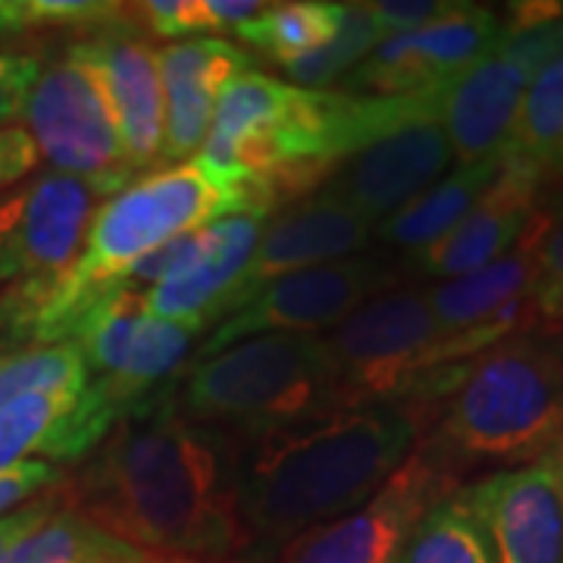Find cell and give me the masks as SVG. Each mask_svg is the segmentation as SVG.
<instances>
[{
  "instance_id": "cell-1",
  "label": "cell",
  "mask_w": 563,
  "mask_h": 563,
  "mask_svg": "<svg viewBox=\"0 0 563 563\" xmlns=\"http://www.w3.org/2000/svg\"><path fill=\"white\" fill-rule=\"evenodd\" d=\"M244 442L188 420L176 385L135 404L63 483L107 536L154 558H235L251 548L239 514Z\"/></svg>"
},
{
  "instance_id": "cell-2",
  "label": "cell",
  "mask_w": 563,
  "mask_h": 563,
  "mask_svg": "<svg viewBox=\"0 0 563 563\" xmlns=\"http://www.w3.org/2000/svg\"><path fill=\"white\" fill-rule=\"evenodd\" d=\"M442 91L363 98L295 88L251 69L222 88L195 163L222 181L261 188L273 207L301 201L363 144L413 120Z\"/></svg>"
},
{
  "instance_id": "cell-3",
  "label": "cell",
  "mask_w": 563,
  "mask_h": 563,
  "mask_svg": "<svg viewBox=\"0 0 563 563\" xmlns=\"http://www.w3.org/2000/svg\"><path fill=\"white\" fill-rule=\"evenodd\" d=\"M247 210L273 213V203L261 188L217 179L201 163L147 173L98 207L79 257L60 276L0 295V342H73L81 320L120 288L141 257L185 232Z\"/></svg>"
},
{
  "instance_id": "cell-4",
  "label": "cell",
  "mask_w": 563,
  "mask_h": 563,
  "mask_svg": "<svg viewBox=\"0 0 563 563\" xmlns=\"http://www.w3.org/2000/svg\"><path fill=\"white\" fill-rule=\"evenodd\" d=\"M426 410L361 404L244 442L239 514L251 544H285L357 510L420 442Z\"/></svg>"
},
{
  "instance_id": "cell-5",
  "label": "cell",
  "mask_w": 563,
  "mask_h": 563,
  "mask_svg": "<svg viewBox=\"0 0 563 563\" xmlns=\"http://www.w3.org/2000/svg\"><path fill=\"white\" fill-rule=\"evenodd\" d=\"M563 444V329L532 325L492 344L429 407L420 448L461 479L470 466H526Z\"/></svg>"
},
{
  "instance_id": "cell-6",
  "label": "cell",
  "mask_w": 563,
  "mask_h": 563,
  "mask_svg": "<svg viewBox=\"0 0 563 563\" xmlns=\"http://www.w3.org/2000/svg\"><path fill=\"white\" fill-rule=\"evenodd\" d=\"M188 420L257 442L347 410L325 335H254L191 361L176 383Z\"/></svg>"
},
{
  "instance_id": "cell-7",
  "label": "cell",
  "mask_w": 563,
  "mask_h": 563,
  "mask_svg": "<svg viewBox=\"0 0 563 563\" xmlns=\"http://www.w3.org/2000/svg\"><path fill=\"white\" fill-rule=\"evenodd\" d=\"M325 344L339 366L347 407L407 404L429 413L466 366L451 363L448 335L432 317L426 288L417 285H395L363 301L325 332Z\"/></svg>"
},
{
  "instance_id": "cell-8",
  "label": "cell",
  "mask_w": 563,
  "mask_h": 563,
  "mask_svg": "<svg viewBox=\"0 0 563 563\" xmlns=\"http://www.w3.org/2000/svg\"><path fill=\"white\" fill-rule=\"evenodd\" d=\"M22 129L35 141L38 161L47 169L91 181L107 198L135 181L113 103L81 35L41 57L22 110Z\"/></svg>"
},
{
  "instance_id": "cell-9",
  "label": "cell",
  "mask_w": 563,
  "mask_h": 563,
  "mask_svg": "<svg viewBox=\"0 0 563 563\" xmlns=\"http://www.w3.org/2000/svg\"><path fill=\"white\" fill-rule=\"evenodd\" d=\"M395 285L398 269L373 254H354L347 261L298 269L291 276L269 282L244 307L229 313L210 332V339L198 344L195 361H203L222 347L254 335H325L329 329L347 320L363 301Z\"/></svg>"
},
{
  "instance_id": "cell-10",
  "label": "cell",
  "mask_w": 563,
  "mask_h": 563,
  "mask_svg": "<svg viewBox=\"0 0 563 563\" xmlns=\"http://www.w3.org/2000/svg\"><path fill=\"white\" fill-rule=\"evenodd\" d=\"M107 201L98 185L54 169L0 191V295L35 288L79 257L88 225Z\"/></svg>"
},
{
  "instance_id": "cell-11",
  "label": "cell",
  "mask_w": 563,
  "mask_h": 563,
  "mask_svg": "<svg viewBox=\"0 0 563 563\" xmlns=\"http://www.w3.org/2000/svg\"><path fill=\"white\" fill-rule=\"evenodd\" d=\"M457 485V476L413 448L369 501L285 542L276 563H401L413 526Z\"/></svg>"
},
{
  "instance_id": "cell-12",
  "label": "cell",
  "mask_w": 563,
  "mask_h": 563,
  "mask_svg": "<svg viewBox=\"0 0 563 563\" xmlns=\"http://www.w3.org/2000/svg\"><path fill=\"white\" fill-rule=\"evenodd\" d=\"M501 35V13L483 3H457L442 20L379 41L369 57L344 76V95L404 98L439 91L463 76L495 47Z\"/></svg>"
},
{
  "instance_id": "cell-13",
  "label": "cell",
  "mask_w": 563,
  "mask_h": 563,
  "mask_svg": "<svg viewBox=\"0 0 563 563\" xmlns=\"http://www.w3.org/2000/svg\"><path fill=\"white\" fill-rule=\"evenodd\" d=\"M442 98L413 120L363 144L354 157H347L332 173L322 191L347 203L376 229L391 213H398L404 203L435 185L454 163L442 122Z\"/></svg>"
},
{
  "instance_id": "cell-14",
  "label": "cell",
  "mask_w": 563,
  "mask_h": 563,
  "mask_svg": "<svg viewBox=\"0 0 563 563\" xmlns=\"http://www.w3.org/2000/svg\"><path fill=\"white\" fill-rule=\"evenodd\" d=\"M463 492L488 532L495 563H563V444Z\"/></svg>"
},
{
  "instance_id": "cell-15",
  "label": "cell",
  "mask_w": 563,
  "mask_h": 563,
  "mask_svg": "<svg viewBox=\"0 0 563 563\" xmlns=\"http://www.w3.org/2000/svg\"><path fill=\"white\" fill-rule=\"evenodd\" d=\"M548 203V181L523 161L504 157L498 176L448 235L407 257V269L422 279L448 282L476 273L504 257L529 232Z\"/></svg>"
},
{
  "instance_id": "cell-16",
  "label": "cell",
  "mask_w": 563,
  "mask_h": 563,
  "mask_svg": "<svg viewBox=\"0 0 563 563\" xmlns=\"http://www.w3.org/2000/svg\"><path fill=\"white\" fill-rule=\"evenodd\" d=\"M373 239V225L354 213L347 203L332 198L329 191H313L295 201L285 213L269 217L261 242L244 266L242 279L235 282L222 320L251 301L269 282L291 276L298 269L322 266L354 257ZM220 320V322H222Z\"/></svg>"
},
{
  "instance_id": "cell-17",
  "label": "cell",
  "mask_w": 563,
  "mask_h": 563,
  "mask_svg": "<svg viewBox=\"0 0 563 563\" xmlns=\"http://www.w3.org/2000/svg\"><path fill=\"white\" fill-rule=\"evenodd\" d=\"M81 41L98 66L103 88L113 103L125 161L139 176V169H147L163 157L166 110H163L161 54L132 20V3L125 20L91 29L81 35Z\"/></svg>"
},
{
  "instance_id": "cell-18",
  "label": "cell",
  "mask_w": 563,
  "mask_h": 563,
  "mask_svg": "<svg viewBox=\"0 0 563 563\" xmlns=\"http://www.w3.org/2000/svg\"><path fill=\"white\" fill-rule=\"evenodd\" d=\"M120 413L85 383L35 391L0 410V473L25 461H85Z\"/></svg>"
},
{
  "instance_id": "cell-19",
  "label": "cell",
  "mask_w": 563,
  "mask_h": 563,
  "mask_svg": "<svg viewBox=\"0 0 563 563\" xmlns=\"http://www.w3.org/2000/svg\"><path fill=\"white\" fill-rule=\"evenodd\" d=\"M532 79L536 69L498 35L483 60L473 63L444 88L442 122L454 161L479 163L501 157Z\"/></svg>"
},
{
  "instance_id": "cell-20",
  "label": "cell",
  "mask_w": 563,
  "mask_h": 563,
  "mask_svg": "<svg viewBox=\"0 0 563 563\" xmlns=\"http://www.w3.org/2000/svg\"><path fill=\"white\" fill-rule=\"evenodd\" d=\"M161 54L163 79V166L188 163L201 151L217 113L222 88L254 69V57L225 38H191L166 44Z\"/></svg>"
},
{
  "instance_id": "cell-21",
  "label": "cell",
  "mask_w": 563,
  "mask_h": 563,
  "mask_svg": "<svg viewBox=\"0 0 563 563\" xmlns=\"http://www.w3.org/2000/svg\"><path fill=\"white\" fill-rule=\"evenodd\" d=\"M266 222H269L266 210L232 213L213 222L201 254L176 276L141 295L144 310L157 320L181 322L201 332L210 322H220L229 295L235 282L242 279Z\"/></svg>"
},
{
  "instance_id": "cell-22",
  "label": "cell",
  "mask_w": 563,
  "mask_h": 563,
  "mask_svg": "<svg viewBox=\"0 0 563 563\" xmlns=\"http://www.w3.org/2000/svg\"><path fill=\"white\" fill-rule=\"evenodd\" d=\"M501 163L504 154L479 163H457L435 185H429L413 201L404 203L398 213L379 222L373 229V235L385 247L404 251L407 257L435 244L470 213L473 203L483 198L485 188L498 176Z\"/></svg>"
},
{
  "instance_id": "cell-23",
  "label": "cell",
  "mask_w": 563,
  "mask_h": 563,
  "mask_svg": "<svg viewBox=\"0 0 563 563\" xmlns=\"http://www.w3.org/2000/svg\"><path fill=\"white\" fill-rule=\"evenodd\" d=\"M504 157L536 166L548 188L563 176V51L529 81Z\"/></svg>"
},
{
  "instance_id": "cell-24",
  "label": "cell",
  "mask_w": 563,
  "mask_h": 563,
  "mask_svg": "<svg viewBox=\"0 0 563 563\" xmlns=\"http://www.w3.org/2000/svg\"><path fill=\"white\" fill-rule=\"evenodd\" d=\"M342 16L344 3H329V0L266 3L263 13L232 29V35L251 44L266 60L288 66L335 38Z\"/></svg>"
},
{
  "instance_id": "cell-25",
  "label": "cell",
  "mask_w": 563,
  "mask_h": 563,
  "mask_svg": "<svg viewBox=\"0 0 563 563\" xmlns=\"http://www.w3.org/2000/svg\"><path fill=\"white\" fill-rule=\"evenodd\" d=\"M401 563H495L488 532L466 501L463 485L422 514L407 539Z\"/></svg>"
},
{
  "instance_id": "cell-26",
  "label": "cell",
  "mask_w": 563,
  "mask_h": 563,
  "mask_svg": "<svg viewBox=\"0 0 563 563\" xmlns=\"http://www.w3.org/2000/svg\"><path fill=\"white\" fill-rule=\"evenodd\" d=\"M88 383L81 351L63 344H7L0 342V410L35 391L79 388Z\"/></svg>"
},
{
  "instance_id": "cell-27",
  "label": "cell",
  "mask_w": 563,
  "mask_h": 563,
  "mask_svg": "<svg viewBox=\"0 0 563 563\" xmlns=\"http://www.w3.org/2000/svg\"><path fill=\"white\" fill-rule=\"evenodd\" d=\"M129 3L103 0H0V44L35 35L73 32L85 35L110 22L125 20Z\"/></svg>"
},
{
  "instance_id": "cell-28",
  "label": "cell",
  "mask_w": 563,
  "mask_h": 563,
  "mask_svg": "<svg viewBox=\"0 0 563 563\" xmlns=\"http://www.w3.org/2000/svg\"><path fill=\"white\" fill-rule=\"evenodd\" d=\"M379 41H383V35L369 16V7L366 3H344L342 25H339L335 38L325 41L322 47L303 54L301 60L288 63L282 69L307 88L322 91V85H332V81L351 76Z\"/></svg>"
},
{
  "instance_id": "cell-29",
  "label": "cell",
  "mask_w": 563,
  "mask_h": 563,
  "mask_svg": "<svg viewBox=\"0 0 563 563\" xmlns=\"http://www.w3.org/2000/svg\"><path fill=\"white\" fill-rule=\"evenodd\" d=\"M132 20L144 35L169 41L220 38V25L207 0H147L132 3Z\"/></svg>"
},
{
  "instance_id": "cell-30",
  "label": "cell",
  "mask_w": 563,
  "mask_h": 563,
  "mask_svg": "<svg viewBox=\"0 0 563 563\" xmlns=\"http://www.w3.org/2000/svg\"><path fill=\"white\" fill-rule=\"evenodd\" d=\"M532 307H536L539 325L563 329V213L548 225L542 244H539Z\"/></svg>"
},
{
  "instance_id": "cell-31",
  "label": "cell",
  "mask_w": 563,
  "mask_h": 563,
  "mask_svg": "<svg viewBox=\"0 0 563 563\" xmlns=\"http://www.w3.org/2000/svg\"><path fill=\"white\" fill-rule=\"evenodd\" d=\"M41 57L0 44V129L16 125L29 101V91L38 76Z\"/></svg>"
},
{
  "instance_id": "cell-32",
  "label": "cell",
  "mask_w": 563,
  "mask_h": 563,
  "mask_svg": "<svg viewBox=\"0 0 563 563\" xmlns=\"http://www.w3.org/2000/svg\"><path fill=\"white\" fill-rule=\"evenodd\" d=\"M457 3L461 0H379V3H366V7H369V16L385 41L391 35H404V32H413L429 22L442 20L451 10H457Z\"/></svg>"
},
{
  "instance_id": "cell-33",
  "label": "cell",
  "mask_w": 563,
  "mask_h": 563,
  "mask_svg": "<svg viewBox=\"0 0 563 563\" xmlns=\"http://www.w3.org/2000/svg\"><path fill=\"white\" fill-rule=\"evenodd\" d=\"M66 476L57 463L47 461H25L7 473H0V517L16 510L25 501L44 495L47 488L60 485Z\"/></svg>"
},
{
  "instance_id": "cell-34",
  "label": "cell",
  "mask_w": 563,
  "mask_h": 563,
  "mask_svg": "<svg viewBox=\"0 0 563 563\" xmlns=\"http://www.w3.org/2000/svg\"><path fill=\"white\" fill-rule=\"evenodd\" d=\"M66 501V492H63V483L54 485V488H47L44 495L38 498H32V501H25L16 510H10V514H3L0 517V548H7V544H13L22 536H29L32 529H38L47 517H54L57 510H60V504Z\"/></svg>"
},
{
  "instance_id": "cell-35",
  "label": "cell",
  "mask_w": 563,
  "mask_h": 563,
  "mask_svg": "<svg viewBox=\"0 0 563 563\" xmlns=\"http://www.w3.org/2000/svg\"><path fill=\"white\" fill-rule=\"evenodd\" d=\"M38 166V151L35 141L22 125H3L0 129V191L29 179Z\"/></svg>"
},
{
  "instance_id": "cell-36",
  "label": "cell",
  "mask_w": 563,
  "mask_h": 563,
  "mask_svg": "<svg viewBox=\"0 0 563 563\" xmlns=\"http://www.w3.org/2000/svg\"><path fill=\"white\" fill-rule=\"evenodd\" d=\"M76 563H151V554H144L139 548H132V544H125L110 536L98 551L85 554V558Z\"/></svg>"
},
{
  "instance_id": "cell-37",
  "label": "cell",
  "mask_w": 563,
  "mask_h": 563,
  "mask_svg": "<svg viewBox=\"0 0 563 563\" xmlns=\"http://www.w3.org/2000/svg\"><path fill=\"white\" fill-rule=\"evenodd\" d=\"M151 563H257V561H239V558H217V561H203V558H154Z\"/></svg>"
},
{
  "instance_id": "cell-38",
  "label": "cell",
  "mask_w": 563,
  "mask_h": 563,
  "mask_svg": "<svg viewBox=\"0 0 563 563\" xmlns=\"http://www.w3.org/2000/svg\"><path fill=\"white\" fill-rule=\"evenodd\" d=\"M548 191H558V201L563 203V179H561V181H554V185H551Z\"/></svg>"
},
{
  "instance_id": "cell-39",
  "label": "cell",
  "mask_w": 563,
  "mask_h": 563,
  "mask_svg": "<svg viewBox=\"0 0 563 563\" xmlns=\"http://www.w3.org/2000/svg\"><path fill=\"white\" fill-rule=\"evenodd\" d=\"M561 179H563V176H561ZM561 179H558V181H561Z\"/></svg>"
}]
</instances>
